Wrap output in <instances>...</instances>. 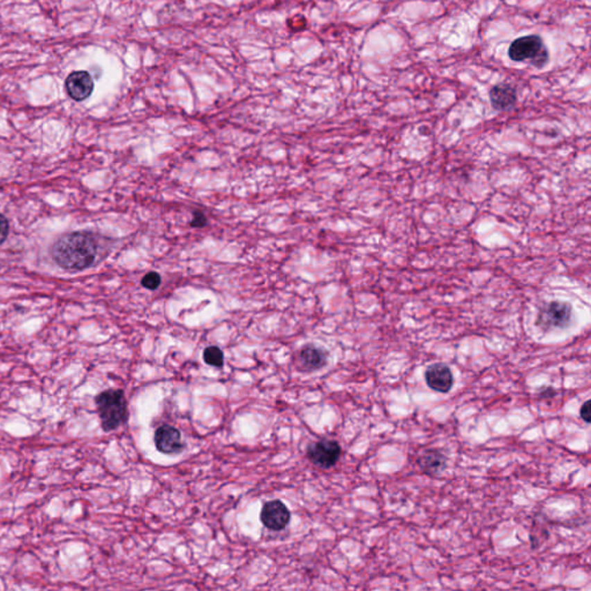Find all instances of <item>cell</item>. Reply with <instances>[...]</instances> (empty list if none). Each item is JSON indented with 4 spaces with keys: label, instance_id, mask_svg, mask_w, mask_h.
Here are the masks:
<instances>
[{
    "label": "cell",
    "instance_id": "cell-1",
    "mask_svg": "<svg viewBox=\"0 0 591 591\" xmlns=\"http://www.w3.org/2000/svg\"><path fill=\"white\" fill-rule=\"evenodd\" d=\"M98 244L93 234L83 231L65 234L51 248L57 265L67 271H83L93 265Z\"/></svg>",
    "mask_w": 591,
    "mask_h": 591
},
{
    "label": "cell",
    "instance_id": "cell-2",
    "mask_svg": "<svg viewBox=\"0 0 591 591\" xmlns=\"http://www.w3.org/2000/svg\"><path fill=\"white\" fill-rule=\"evenodd\" d=\"M102 429L105 432L117 430L128 420V401L121 389H108L95 399Z\"/></svg>",
    "mask_w": 591,
    "mask_h": 591
},
{
    "label": "cell",
    "instance_id": "cell-3",
    "mask_svg": "<svg viewBox=\"0 0 591 591\" xmlns=\"http://www.w3.org/2000/svg\"><path fill=\"white\" fill-rule=\"evenodd\" d=\"M509 58L514 62L530 60L531 65L543 67L547 65L549 52L544 46L543 40L537 35L517 38L508 49Z\"/></svg>",
    "mask_w": 591,
    "mask_h": 591
},
{
    "label": "cell",
    "instance_id": "cell-4",
    "mask_svg": "<svg viewBox=\"0 0 591 591\" xmlns=\"http://www.w3.org/2000/svg\"><path fill=\"white\" fill-rule=\"evenodd\" d=\"M572 307L567 302H552L540 309L537 326L543 330L565 328L571 323Z\"/></svg>",
    "mask_w": 591,
    "mask_h": 591
},
{
    "label": "cell",
    "instance_id": "cell-5",
    "mask_svg": "<svg viewBox=\"0 0 591 591\" xmlns=\"http://www.w3.org/2000/svg\"><path fill=\"white\" fill-rule=\"evenodd\" d=\"M341 446L335 440H320L307 447V457L313 464L323 469L333 468L340 460Z\"/></svg>",
    "mask_w": 591,
    "mask_h": 591
},
{
    "label": "cell",
    "instance_id": "cell-6",
    "mask_svg": "<svg viewBox=\"0 0 591 591\" xmlns=\"http://www.w3.org/2000/svg\"><path fill=\"white\" fill-rule=\"evenodd\" d=\"M262 522L264 526L274 531H280L284 529L290 521L289 509L280 500H273L267 502L262 507Z\"/></svg>",
    "mask_w": 591,
    "mask_h": 591
},
{
    "label": "cell",
    "instance_id": "cell-7",
    "mask_svg": "<svg viewBox=\"0 0 591 591\" xmlns=\"http://www.w3.org/2000/svg\"><path fill=\"white\" fill-rule=\"evenodd\" d=\"M66 92L74 101L86 100L94 90L93 78L86 71H76L67 76L65 81Z\"/></svg>",
    "mask_w": 591,
    "mask_h": 591
},
{
    "label": "cell",
    "instance_id": "cell-8",
    "mask_svg": "<svg viewBox=\"0 0 591 591\" xmlns=\"http://www.w3.org/2000/svg\"><path fill=\"white\" fill-rule=\"evenodd\" d=\"M155 446L161 453L178 454L184 449L182 434L175 427L162 425L155 432Z\"/></svg>",
    "mask_w": 591,
    "mask_h": 591
},
{
    "label": "cell",
    "instance_id": "cell-9",
    "mask_svg": "<svg viewBox=\"0 0 591 591\" xmlns=\"http://www.w3.org/2000/svg\"><path fill=\"white\" fill-rule=\"evenodd\" d=\"M425 382L432 391L438 393H448L454 385L453 373L446 364L431 365L425 372Z\"/></svg>",
    "mask_w": 591,
    "mask_h": 591
},
{
    "label": "cell",
    "instance_id": "cell-10",
    "mask_svg": "<svg viewBox=\"0 0 591 591\" xmlns=\"http://www.w3.org/2000/svg\"><path fill=\"white\" fill-rule=\"evenodd\" d=\"M490 100L495 110L506 111L512 109L517 101L516 90L507 83H499L490 92Z\"/></svg>",
    "mask_w": 591,
    "mask_h": 591
},
{
    "label": "cell",
    "instance_id": "cell-11",
    "mask_svg": "<svg viewBox=\"0 0 591 591\" xmlns=\"http://www.w3.org/2000/svg\"><path fill=\"white\" fill-rule=\"evenodd\" d=\"M446 456L437 449L425 450L418 459L420 469L430 476L440 474L446 468Z\"/></svg>",
    "mask_w": 591,
    "mask_h": 591
},
{
    "label": "cell",
    "instance_id": "cell-12",
    "mask_svg": "<svg viewBox=\"0 0 591 591\" xmlns=\"http://www.w3.org/2000/svg\"><path fill=\"white\" fill-rule=\"evenodd\" d=\"M326 351L314 345H306L300 351V361L307 370H319L327 364Z\"/></svg>",
    "mask_w": 591,
    "mask_h": 591
},
{
    "label": "cell",
    "instance_id": "cell-13",
    "mask_svg": "<svg viewBox=\"0 0 591 591\" xmlns=\"http://www.w3.org/2000/svg\"><path fill=\"white\" fill-rule=\"evenodd\" d=\"M203 361H206V364L215 368H221L223 366L224 354L223 351L221 350L220 348L208 347L203 351Z\"/></svg>",
    "mask_w": 591,
    "mask_h": 591
},
{
    "label": "cell",
    "instance_id": "cell-14",
    "mask_svg": "<svg viewBox=\"0 0 591 591\" xmlns=\"http://www.w3.org/2000/svg\"><path fill=\"white\" fill-rule=\"evenodd\" d=\"M161 275L156 272L148 273L147 275L142 279V284L148 290H156L161 286Z\"/></svg>",
    "mask_w": 591,
    "mask_h": 591
},
{
    "label": "cell",
    "instance_id": "cell-15",
    "mask_svg": "<svg viewBox=\"0 0 591 591\" xmlns=\"http://www.w3.org/2000/svg\"><path fill=\"white\" fill-rule=\"evenodd\" d=\"M207 217L203 212H200V210H196L193 214V220L191 222V225L193 228H205L207 225Z\"/></svg>",
    "mask_w": 591,
    "mask_h": 591
},
{
    "label": "cell",
    "instance_id": "cell-16",
    "mask_svg": "<svg viewBox=\"0 0 591 591\" xmlns=\"http://www.w3.org/2000/svg\"><path fill=\"white\" fill-rule=\"evenodd\" d=\"M8 230H10V227H8L6 217L0 214V244H3V241H6Z\"/></svg>",
    "mask_w": 591,
    "mask_h": 591
},
{
    "label": "cell",
    "instance_id": "cell-17",
    "mask_svg": "<svg viewBox=\"0 0 591 591\" xmlns=\"http://www.w3.org/2000/svg\"><path fill=\"white\" fill-rule=\"evenodd\" d=\"M590 409V401L585 402V404H583V406H581V409H580V416H581L582 420H585L587 424H589L591 422Z\"/></svg>",
    "mask_w": 591,
    "mask_h": 591
}]
</instances>
